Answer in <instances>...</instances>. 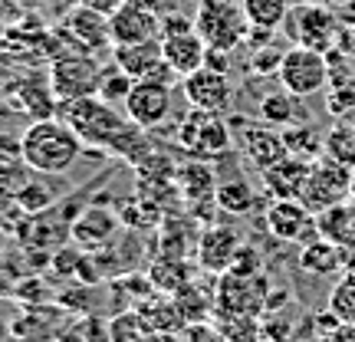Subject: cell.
<instances>
[{"instance_id": "cell-1", "label": "cell", "mask_w": 355, "mask_h": 342, "mask_svg": "<svg viewBox=\"0 0 355 342\" xmlns=\"http://www.w3.org/2000/svg\"><path fill=\"white\" fill-rule=\"evenodd\" d=\"M83 139L63 119H40L24 128V165L40 175H66L83 155Z\"/></svg>"}, {"instance_id": "cell-2", "label": "cell", "mask_w": 355, "mask_h": 342, "mask_svg": "<svg viewBox=\"0 0 355 342\" xmlns=\"http://www.w3.org/2000/svg\"><path fill=\"white\" fill-rule=\"evenodd\" d=\"M60 119L83 139V145L99 148V152H112L119 135L128 128L125 115L115 112V105H109L99 96H83V99L60 102Z\"/></svg>"}, {"instance_id": "cell-3", "label": "cell", "mask_w": 355, "mask_h": 342, "mask_svg": "<svg viewBox=\"0 0 355 342\" xmlns=\"http://www.w3.org/2000/svg\"><path fill=\"white\" fill-rule=\"evenodd\" d=\"M86 204L83 194H66L53 204L50 211H40V214H24L13 224V234L24 250H60L66 241H73V221L79 217Z\"/></svg>"}, {"instance_id": "cell-4", "label": "cell", "mask_w": 355, "mask_h": 342, "mask_svg": "<svg viewBox=\"0 0 355 342\" xmlns=\"http://www.w3.org/2000/svg\"><path fill=\"white\" fill-rule=\"evenodd\" d=\"M194 30L207 50L234 53L250 37V20L243 13L241 0H198Z\"/></svg>"}, {"instance_id": "cell-5", "label": "cell", "mask_w": 355, "mask_h": 342, "mask_svg": "<svg viewBox=\"0 0 355 342\" xmlns=\"http://www.w3.org/2000/svg\"><path fill=\"white\" fill-rule=\"evenodd\" d=\"M175 142L188 158H201V162L224 158L234 148V135H230V126L224 122V115L207 112V109H188L181 115Z\"/></svg>"}, {"instance_id": "cell-6", "label": "cell", "mask_w": 355, "mask_h": 342, "mask_svg": "<svg viewBox=\"0 0 355 342\" xmlns=\"http://www.w3.org/2000/svg\"><path fill=\"white\" fill-rule=\"evenodd\" d=\"M158 40H162V50H165L168 69H171L178 79L204 69L207 46H204V40L198 37L194 20H188L184 13H162V33H158Z\"/></svg>"}, {"instance_id": "cell-7", "label": "cell", "mask_w": 355, "mask_h": 342, "mask_svg": "<svg viewBox=\"0 0 355 342\" xmlns=\"http://www.w3.org/2000/svg\"><path fill=\"white\" fill-rule=\"evenodd\" d=\"M286 37L293 40V46H309V50L319 53H332L339 46V37H343V26H339V17L322 7V3H296L286 17Z\"/></svg>"}, {"instance_id": "cell-8", "label": "cell", "mask_w": 355, "mask_h": 342, "mask_svg": "<svg viewBox=\"0 0 355 342\" xmlns=\"http://www.w3.org/2000/svg\"><path fill=\"white\" fill-rule=\"evenodd\" d=\"M352 178H355V168L336 162L329 155H319L316 162L309 165L303 204L313 214H322V211H329L336 204H345L352 198Z\"/></svg>"}, {"instance_id": "cell-9", "label": "cell", "mask_w": 355, "mask_h": 342, "mask_svg": "<svg viewBox=\"0 0 355 342\" xmlns=\"http://www.w3.org/2000/svg\"><path fill=\"white\" fill-rule=\"evenodd\" d=\"M99 76H102V66L96 63V53L63 50L50 60V86L60 102L96 96Z\"/></svg>"}, {"instance_id": "cell-10", "label": "cell", "mask_w": 355, "mask_h": 342, "mask_svg": "<svg viewBox=\"0 0 355 342\" xmlns=\"http://www.w3.org/2000/svg\"><path fill=\"white\" fill-rule=\"evenodd\" d=\"M279 86L293 92V96H316L329 83V56L309 46H290L283 53V66H279Z\"/></svg>"}, {"instance_id": "cell-11", "label": "cell", "mask_w": 355, "mask_h": 342, "mask_svg": "<svg viewBox=\"0 0 355 342\" xmlns=\"http://www.w3.org/2000/svg\"><path fill=\"white\" fill-rule=\"evenodd\" d=\"M53 40H56V53H63V50L102 53V50H109V43H112L109 17H102V13L76 3L73 10L66 13L63 26L53 30Z\"/></svg>"}, {"instance_id": "cell-12", "label": "cell", "mask_w": 355, "mask_h": 342, "mask_svg": "<svg viewBox=\"0 0 355 342\" xmlns=\"http://www.w3.org/2000/svg\"><path fill=\"white\" fill-rule=\"evenodd\" d=\"M122 230L125 228H122L115 207L92 201V204H86V207L79 211V217L73 221V243L83 247L86 254H102V250H109V247L119 241Z\"/></svg>"}, {"instance_id": "cell-13", "label": "cell", "mask_w": 355, "mask_h": 342, "mask_svg": "<svg viewBox=\"0 0 355 342\" xmlns=\"http://www.w3.org/2000/svg\"><path fill=\"white\" fill-rule=\"evenodd\" d=\"M171 105H175V92H171L168 83H162V79H139L122 109H125L128 122H135L139 128L148 132V128H158L162 122H168Z\"/></svg>"}, {"instance_id": "cell-14", "label": "cell", "mask_w": 355, "mask_h": 342, "mask_svg": "<svg viewBox=\"0 0 355 342\" xmlns=\"http://www.w3.org/2000/svg\"><path fill=\"white\" fill-rule=\"evenodd\" d=\"M266 290L263 277H241V273H220V283H217L214 293V309L220 313H247V316H263L266 309Z\"/></svg>"}, {"instance_id": "cell-15", "label": "cell", "mask_w": 355, "mask_h": 342, "mask_svg": "<svg viewBox=\"0 0 355 342\" xmlns=\"http://www.w3.org/2000/svg\"><path fill=\"white\" fill-rule=\"evenodd\" d=\"M109 33H112V46L158 40V33H162V13L155 7H148V3H141V0H125L109 17Z\"/></svg>"}, {"instance_id": "cell-16", "label": "cell", "mask_w": 355, "mask_h": 342, "mask_svg": "<svg viewBox=\"0 0 355 342\" xmlns=\"http://www.w3.org/2000/svg\"><path fill=\"white\" fill-rule=\"evenodd\" d=\"M112 63L132 76L139 79H162L171 83V69L165 63V50H162V40H145V43H128V46H112Z\"/></svg>"}, {"instance_id": "cell-17", "label": "cell", "mask_w": 355, "mask_h": 342, "mask_svg": "<svg viewBox=\"0 0 355 342\" xmlns=\"http://www.w3.org/2000/svg\"><path fill=\"white\" fill-rule=\"evenodd\" d=\"M175 181L181 188V198L191 207V214L198 221H207V211L204 207H217V178L211 162H201V158H188V165L175 168Z\"/></svg>"}, {"instance_id": "cell-18", "label": "cell", "mask_w": 355, "mask_h": 342, "mask_svg": "<svg viewBox=\"0 0 355 342\" xmlns=\"http://www.w3.org/2000/svg\"><path fill=\"white\" fill-rule=\"evenodd\" d=\"M181 92L188 99L191 109H207V112H227L234 102V83L227 73L217 69H198L191 76L181 79Z\"/></svg>"}, {"instance_id": "cell-19", "label": "cell", "mask_w": 355, "mask_h": 342, "mask_svg": "<svg viewBox=\"0 0 355 342\" xmlns=\"http://www.w3.org/2000/svg\"><path fill=\"white\" fill-rule=\"evenodd\" d=\"M266 230L277 241H309V234L316 230V214L303 204V198H277L270 201L263 217Z\"/></svg>"}, {"instance_id": "cell-20", "label": "cell", "mask_w": 355, "mask_h": 342, "mask_svg": "<svg viewBox=\"0 0 355 342\" xmlns=\"http://www.w3.org/2000/svg\"><path fill=\"white\" fill-rule=\"evenodd\" d=\"M241 234L227 224H207L198 237V264L207 273H227L234 260H237V250H241Z\"/></svg>"}, {"instance_id": "cell-21", "label": "cell", "mask_w": 355, "mask_h": 342, "mask_svg": "<svg viewBox=\"0 0 355 342\" xmlns=\"http://www.w3.org/2000/svg\"><path fill=\"white\" fill-rule=\"evenodd\" d=\"M7 96H10V102L20 112L30 115V122L56 119V115H60V99H56V92H53L50 79H43L40 73H30V76L17 79Z\"/></svg>"}, {"instance_id": "cell-22", "label": "cell", "mask_w": 355, "mask_h": 342, "mask_svg": "<svg viewBox=\"0 0 355 342\" xmlns=\"http://www.w3.org/2000/svg\"><path fill=\"white\" fill-rule=\"evenodd\" d=\"M309 165L306 158H296V155H286L279 158L277 165H270L266 171H260L263 178V191L277 201V198H303L306 178H309Z\"/></svg>"}, {"instance_id": "cell-23", "label": "cell", "mask_w": 355, "mask_h": 342, "mask_svg": "<svg viewBox=\"0 0 355 342\" xmlns=\"http://www.w3.org/2000/svg\"><path fill=\"white\" fill-rule=\"evenodd\" d=\"M241 148L247 155V162H254L260 171H266L270 165H277L279 158H286V139L277 126H250L247 122V132L241 135Z\"/></svg>"}, {"instance_id": "cell-24", "label": "cell", "mask_w": 355, "mask_h": 342, "mask_svg": "<svg viewBox=\"0 0 355 342\" xmlns=\"http://www.w3.org/2000/svg\"><path fill=\"white\" fill-rule=\"evenodd\" d=\"M343 260H345L343 247L326 241V237H319V234H313V237L300 247V266H303L306 273H313V277L343 273Z\"/></svg>"}, {"instance_id": "cell-25", "label": "cell", "mask_w": 355, "mask_h": 342, "mask_svg": "<svg viewBox=\"0 0 355 342\" xmlns=\"http://www.w3.org/2000/svg\"><path fill=\"white\" fill-rule=\"evenodd\" d=\"M115 211H119V221H122L125 230H152V228H162V221H165V207L155 204L152 198H145V194L122 198L115 204Z\"/></svg>"}, {"instance_id": "cell-26", "label": "cell", "mask_w": 355, "mask_h": 342, "mask_svg": "<svg viewBox=\"0 0 355 342\" xmlns=\"http://www.w3.org/2000/svg\"><path fill=\"white\" fill-rule=\"evenodd\" d=\"M316 234L326 237V241L339 243V247H352L355 243V204L345 201V204H336L329 211L316 214Z\"/></svg>"}, {"instance_id": "cell-27", "label": "cell", "mask_w": 355, "mask_h": 342, "mask_svg": "<svg viewBox=\"0 0 355 342\" xmlns=\"http://www.w3.org/2000/svg\"><path fill=\"white\" fill-rule=\"evenodd\" d=\"M135 309L141 313V319H145L148 332L171 336L175 330L188 326V323H184V316H181V309H178V303H175V296H165V293H155L152 300H145V303L135 306Z\"/></svg>"}, {"instance_id": "cell-28", "label": "cell", "mask_w": 355, "mask_h": 342, "mask_svg": "<svg viewBox=\"0 0 355 342\" xmlns=\"http://www.w3.org/2000/svg\"><path fill=\"white\" fill-rule=\"evenodd\" d=\"M53 178L60 175H40V171H30L26 185L17 194V207L24 214H40V211H50L53 204L60 201V191L53 188Z\"/></svg>"}, {"instance_id": "cell-29", "label": "cell", "mask_w": 355, "mask_h": 342, "mask_svg": "<svg viewBox=\"0 0 355 342\" xmlns=\"http://www.w3.org/2000/svg\"><path fill=\"white\" fill-rule=\"evenodd\" d=\"M148 277H152L155 290L165 293V296H175L181 287H188L194 273H191V266L184 264V257H175V254H162L158 260L152 264L148 270Z\"/></svg>"}, {"instance_id": "cell-30", "label": "cell", "mask_w": 355, "mask_h": 342, "mask_svg": "<svg viewBox=\"0 0 355 342\" xmlns=\"http://www.w3.org/2000/svg\"><path fill=\"white\" fill-rule=\"evenodd\" d=\"M243 13L250 20V30H277L290 17V0H241Z\"/></svg>"}, {"instance_id": "cell-31", "label": "cell", "mask_w": 355, "mask_h": 342, "mask_svg": "<svg viewBox=\"0 0 355 342\" xmlns=\"http://www.w3.org/2000/svg\"><path fill=\"white\" fill-rule=\"evenodd\" d=\"M214 326L227 342H260L263 330H260V316H247V313H220L214 309Z\"/></svg>"}, {"instance_id": "cell-32", "label": "cell", "mask_w": 355, "mask_h": 342, "mask_svg": "<svg viewBox=\"0 0 355 342\" xmlns=\"http://www.w3.org/2000/svg\"><path fill=\"white\" fill-rule=\"evenodd\" d=\"M257 204V191L254 185H247L243 178L234 181H220L217 185V207L227 211V214H250Z\"/></svg>"}, {"instance_id": "cell-33", "label": "cell", "mask_w": 355, "mask_h": 342, "mask_svg": "<svg viewBox=\"0 0 355 342\" xmlns=\"http://www.w3.org/2000/svg\"><path fill=\"white\" fill-rule=\"evenodd\" d=\"M56 342H112L109 339V323H102L92 313H79L69 319L63 330H56Z\"/></svg>"}, {"instance_id": "cell-34", "label": "cell", "mask_w": 355, "mask_h": 342, "mask_svg": "<svg viewBox=\"0 0 355 342\" xmlns=\"http://www.w3.org/2000/svg\"><path fill=\"white\" fill-rule=\"evenodd\" d=\"M175 303H178V309H181V316H184L188 326H198V323H204L207 316H214V306H217L211 296H204V290L194 283V280L175 293Z\"/></svg>"}, {"instance_id": "cell-35", "label": "cell", "mask_w": 355, "mask_h": 342, "mask_svg": "<svg viewBox=\"0 0 355 342\" xmlns=\"http://www.w3.org/2000/svg\"><path fill=\"white\" fill-rule=\"evenodd\" d=\"M296 105H300V96L293 92H266L260 99V115H263L266 126H277V128H290L293 119H296Z\"/></svg>"}, {"instance_id": "cell-36", "label": "cell", "mask_w": 355, "mask_h": 342, "mask_svg": "<svg viewBox=\"0 0 355 342\" xmlns=\"http://www.w3.org/2000/svg\"><path fill=\"white\" fill-rule=\"evenodd\" d=\"M283 139H286V152L296 155V158H306V162H316L319 155L326 152V139H319V132L306 126L283 128Z\"/></svg>"}, {"instance_id": "cell-37", "label": "cell", "mask_w": 355, "mask_h": 342, "mask_svg": "<svg viewBox=\"0 0 355 342\" xmlns=\"http://www.w3.org/2000/svg\"><path fill=\"white\" fill-rule=\"evenodd\" d=\"M132 86H135V79L125 76V73H122L119 66H112V69H102L96 96H99V99H105L109 105H125V99H128V92H132Z\"/></svg>"}, {"instance_id": "cell-38", "label": "cell", "mask_w": 355, "mask_h": 342, "mask_svg": "<svg viewBox=\"0 0 355 342\" xmlns=\"http://www.w3.org/2000/svg\"><path fill=\"white\" fill-rule=\"evenodd\" d=\"M145 336H148V326H145L139 309H128V313H119L109 319V339L112 342H141Z\"/></svg>"}, {"instance_id": "cell-39", "label": "cell", "mask_w": 355, "mask_h": 342, "mask_svg": "<svg viewBox=\"0 0 355 342\" xmlns=\"http://www.w3.org/2000/svg\"><path fill=\"white\" fill-rule=\"evenodd\" d=\"M326 155L355 168V126H336L326 135Z\"/></svg>"}, {"instance_id": "cell-40", "label": "cell", "mask_w": 355, "mask_h": 342, "mask_svg": "<svg viewBox=\"0 0 355 342\" xmlns=\"http://www.w3.org/2000/svg\"><path fill=\"white\" fill-rule=\"evenodd\" d=\"M30 168L26 165H0V207H13L17 194L26 185Z\"/></svg>"}, {"instance_id": "cell-41", "label": "cell", "mask_w": 355, "mask_h": 342, "mask_svg": "<svg viewBox=\"0 0 355 342\" xmlns=\"http://www.w3.org/2000/svg\"><path fill=\"white\" fill-rule=\"evenodd\" d=\"M329 309L339 316V323H355V280L343 277L329 293Z\"/></svg>"}, {"instance_id": "cell-42", "label": "cell", "mask_w": 355, "mask_h": 342, "mask_svg": "<svg viewBox=\"0 0 355 342\" xmlns=\"http://www.w3.org/2000/svg\"><path fill=\"white\" fill-rule=\"evenodd\" d=\"M50 296V287L40 273H24V280L17 283V293H13V300H20L24 306H46Z\"/></svg>"}, {"instance_id": "cell-43", "label": "cell", "mask_w": 355, "mask_h": 342, "mask_svg": "<svg viewBox=\"0 0 355 342\" xmlns=\"http://www.w3.org/2000/svg\"><path fill=\"white\" fill-rule=\"evenodd\" d=\"M83 247H60L53 250V260H50V273L60 280H73L79 270V260H83Z\"/></svg>"}, {"instance_id": "cell-44", "label": "cell", "mask_w": 355, "mask_h": 342, "mask_svg": "<svg viewBox=\"0 0 355 342\" xmlns=\"http://www.w3.org/2000/svg\"><path fill=\"white\" fill-rule=\"evenodd\" d=\"M56 303L69 309V313H83L92 306V287L89 283H76V287H66V290L56 293Z\"/></svg>"}, {"instance_id": "cell-45", "label": "cell", "mask_w": 355, "mask_h": 342, "mask_svg": "<svg viewBox=\"0 0 355 342\" xmlns=\"http://www.w3.org/2000/svg\"><path fill=\"white\" fill-rule=\"evenodd\" d=\"M279 66H283V50L277 46H254L250 53V69L254 73H279Z\"/></svg>"}, {"instance_id": "cell-46", "label": "cell", "mask_w": 355, "mask_h": 342, "mask_svg": "<svg viewBox=\"0 0 355 342\" xmlns=\"http://www.w3.org/2000/svg\"><path fill=\"white\" fill-rule=\"evenodd\" d=\"M0 165H24V135L0 132Z\"/></svg>"}, {"instance_id": "cell-47", "label": "cell", "mask_w": 355, "mask_h": 342, "mask_svg": "<svg viewBox=\"0 0 355 342\" xmlns=\"http://www.w3.org/2000/svg\"><path fill=\"white\" fill-rule=\"evenodd\" d=\"M24 280V270L13 264V257L0 254V300H7L17 293V283Z\"/></svg>"}, {"instance_id": "cell-48", "label": "cell", "mask_w": 355, "mask_h": 342, "mask_svg": "<svg viewBox=\"0 0 355 342\" xmlns=\"http://www.w3.org/2000/svg\"><path fill=\"white\" fill-rule=\"evenodd\" d=\"M260 264H263V257H260V250L257 247H250V243H243L241 250H237V260H234V273H241V277H260Z\"/></svg>"}, {"instance_id": "cell-49", "label": "cell", "mask_w": 355, "mask_h": 342, "mask_svg": "<svg viewBox=\"0 0 355 342\" xmlns=\"http://www.w3.org/2000/svg\"><path fill=\"white\" fill-rule=\"evenodd\" d=\"M188 342H227L220 336L217 326H207V323H198V326H188Z\"/></svg>"}, {"instance_id": "cell-50", "label": "cell", "mask_w": 355, "mask_h": 342, "mask_svg": "<svg viewBox=\"0 0 355 342\" xmlns=\"http://www.w3.org/2000/svg\"><path fill=\"white\" fill-rule=\"evenodd\" d=\"M204 69L227 73V69H230V53H224V50H207V56H204Z\"/></svg>"}, {"instance_id": "cell-51", "label": "cell", "mask_w": 355, "mask_h": 342, "mask_svg": "<svg viewBox=\"0 0 355 342\" xmlns=\"http://www.w3.org/2000/svg\"><path fill=\"white\" fill-rule=\"evenodd\" d=\"M83 7H89V10H96V13H102V17H112L125 0H79Z\"/></svg>"}, {"instance_id": "cell-52", "label": "cell", "mask_w": 355, "mask_h": 342, "mask_svg": "<svg viewBox=\"0 0 355 342\" xmlns=\"http://www.w3.org/2000/svg\"><path fill=\"white\" fill-rule=\"evenodd\" d=\"M326 342H355V323H339V330L332 332Z\"/></svg>"}, {"instance_id": "cell-53", "label": "cell", "mask_w": 355, "mask_h": 342, "mask_svg": "<svg viewBox=\"0 0 355 342\" xmlns=\"http://www.w3.org/2000/svg\"><path fill=\"white\" fill-rule=\"evenodd\" d=\"M343 277L355 280V243L345 247V260H343Z\"/></svg>"}, {"instance_id": "cell-54", "label": "cell", "mask_w": 355, "mask_h": 342, "mask_svg": "<svg viewBox=\"0 0 355 342\" xmlns=\"http://www.w3.org/2000/svg\"><path fill=\"white\" fill-rule=\"evenodd\" d=\"M339 46H345L349 53H355V20H352V26H345V30H343V37H339Z\"/></svg>"}, {"instance_id": "cell-55", "label": "cell", "mask_w": 355, "mask_h": 342, "mask_svg": "<svg viewBox=\"0 0 355 342\" xmlns=\"http://www.w3.org/2000/svg\"><path fill=\"white\" fill-rule=\"evenodd\" d=\"M332 7H336V10H343V13H349V17L355 20V0H332Z\"/></svg>"}, {"instance_id": "cell-56", "label": "cell", "mask_w": 355, "mask_h": 342, "mask_svg": "<svg viewBox=\"0 0 355 342\" xmlns=\"http://www.w3.org/2000/svg\"><path fill=\"white\" fill-rule=\"evenodd\" d=\"M7 92H10V86H7V83H3V76H0V99H3Z\"/></svg>"}, {"instance_id": "cell-57", "label": "cell", "mask_w": 355, "mask_h": 342, "mask_svg": "<svg viewBox=\"0 0 355 342\" xmlns=\"http://www.w3.org/2000/svg\"><path fill=\"white\" fill-rule=\"evenodd\" d=\"M0 342H7V326L0 323Z\"/></svg>"}, {"instance_id": "cell-58", "label": "cell", "mask_w": 355, "mask_h": 342, "mask_svg": "<svg viewBox=\"0 0 355 342\" xmlns=\"http://www.w3.org/2000/svg\"><path fill=\"white\" fill-rule=\"evenodd\" d=\"M349 201H352V204H355V178H352V198H349Z\"/></svg>"}, {"instance_id": "cell-59", "label": "cell", "mask_w": 355, "mask_h": 342, "mask_svg": "<svg viewBox=\"0 0 355 342\" xmlns=\"http://www.w3.org/2000/svg\"><path fill=\"white\" fill-rule=\"evenodd\" d=\"M293 3H313V0H293Z\"/></svg>"}]
</instances>
